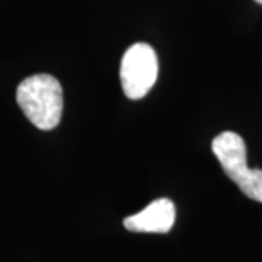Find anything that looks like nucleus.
I'll use <instances>...</instances> for the list:
<instances>
[{"mask_svg":"<svg viewBox=\"0 0 262 262\" xmlns=\"http://www.w3.org/2000/svg\"><path fill=\"white\" fill-rule=\"evenodd\" d=\"M16 101L25 117L39 130H53L63 114V89L54 76L38 73L19 83Z\"/></svg>","mask_w":262,"mask_h":262,"instance_id":"obj_1","label":"nucleus"},{"mask_svg":"<svg viewBox=\"0 0 262 262\" xmlns=\"http://www.w3.org/2000/svg\"><path fill=\"white\" fill-rule=\"evenodd\" d=\"M211 149L226 175L245 195L262 203V169H248L244 139L233 131H223L214 137Z\"/></svg>","mask_w":262,"mask_h":262,"instance_id":"obj_2","label":"nucleus"},{"mask_svg":"<svg viewBox=\"0 0 262 262\" xmlns=\"http://www.w3.org/2000/svg\"><path fill=\"white\" fill-rule=\"evenodd\" d=\"M159 63L151 46L146 42L133 44L121 58L122 91L130 99H141L149 94L158 79Z\"/></svg>","mask_w":262,"mask_h":262,"instance_id":"obj_3","label":"nucleus"},{"mask_svg":"<svg viewBox=\"0 0 262 262\" xmlns=\"http://www.w3.org/2000/svg\"><path fill=\"white\" fill-rule=\"evenodd\" d=\"M177 210L169 198H159L150 203L140 213L124 220L127 230L136 233H168L175 223Z\"/></svg>","mask_w":262,"mask_h":262,"instance_id":"obj_4","label":"nucleus"},{"mask_svg":"<svg viewBox=\"0 0 262 262\" xmlns=\"http://www.w3.org/2000/svg\"><path fill=\"white\" fill-rule=\"evenodd\" d=\"M256 3H259V5H262V0H255Z\"/></svg>","mask_w":262,"mask_h":262,"instance_id":"obj_5","label":"nucleus"}]
</instances>
